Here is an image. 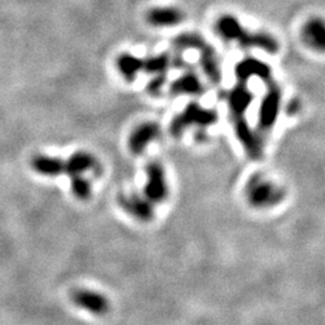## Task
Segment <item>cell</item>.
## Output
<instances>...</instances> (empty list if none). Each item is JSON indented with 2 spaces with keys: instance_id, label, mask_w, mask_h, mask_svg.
I'll return each instance as SVG.
<instances>
[{
  "instance_id": "obj_1",
  "label": "cell",
  "mask_w": 325,
  "mask_h": 325,
  "mask_svg": "<svg viewBox=\"0 0 325 325\" xmlns=\"http://www.w3.org/2000/svg\"><path fill=\"white\" fill-rule=\"evenodd\" d=\"M216 31L223 40L236 42L246 48H259L270 54L279 51V44L272 35L264 31L247 30L234 16L225 15L217 19Z\"/></svg>"
},
{
  "instance_id": "obj_2",
  "label": "cell",
  "mask_w": 325,
  "mask_h": 325,
  "mask_svg": "<svg viewBox=\"0 0 325 325\" xmlns=\"http://www.w3.org/2000/svg\"><path fill=\"white\" fill-rule=\"evenodd\" d=\"M218 121V115L214 110L206 109L198 103H189L183 111L174 117L169 126V133L174 138H180L190 126H198L204 130Z\"/></svg>"
},
{
  "instance_id": "obj_3",
  "label": "cell",
  "mask_w": 325,
  "mask_h": 325,
  "mask_svg": "<svg viewBox=\"0 0 325 325\" xmlns=\"http://www.w3.org/2000/svg\"><path fill=\"white\" fill-rule=\"evenodd\" d=\"M245 191L248 203L259 209L275 206L284 198V191L277 184L259 174L249 178Z\"/></svg>"
},
{
  "instance_id": "obj_4",
  "label": "cell",
  "mask_w": 325,
  "mask_h": 325,
  "mask_svg": "<svg viewBox=\"0 0 325 325\" xmlns=\"http://www.w3.org/2000/svg\"><path fill=\"white\" fill-rule=\"evenodd\" d=\"M266 93L263 96L259 106L258 115V129L259 135L271 132L277 119L279 109L282 104V90L274 80L266 82Z\"/></svg>"
},
{
  "instance_id": "obj_5",
  "label": "cell",
  "mask_w": 325,
  "mask_h": 325,
  "mask_svg": "<svg viewBox=\"0 0 325 325\" xmlns=\"http://www.w3.org/2000/svg\"><path fill=\"white\" fill-rule=\"evenodd\" d=\"M146 180L144 197L152 204H160L168 198L169 187L164 168L157 161H152L146 167Z\"/></svg>"
},
{
  "instance_id": "obj_6",
  "label": "cell",
  "mask_w": 325,
  "mask_h": 325,
  "mask_svg": "<svg viewBox=\"0 0 325 325\" xmlns=\"http://www.w3.org/2000/svg\"><path fill=\"white\" fill-rule=\"evenodd\" d=\"M232 119L236 138L242 145L246 153L254 160H258L263 157V151H264L262 136L256 130L252 129L245 116L234 117Z\"/></svg>"
},
{
  "instance_id": "obj_7",
  "label": "cell",
  "mask_w": 325,
  "mask_h": 325,
  "mask_svg": "<svg viewBox=\"0 0 325 325\" xmlns=\"http://www.w3.org/2000/svg\"><path fill=\"white\" fill-rule=\"evenodd\" d=\"M75 306L95 316H103L110 308V302L102 292L90 289H77L71 294Z\"/></svg>"
},
{
  "instance_id": "obj_8",
  "label": "cell",
  "mask_w": 325,
  "mask_h": 325,
  "mask_svg": "<svg viewBox=\"0 0 325 325\" xmlns=\"http://www.w3.org/2000/svg\"><path fill=\"white\" fill-rule=\"evenodd\" d=\"M160 135V126L155 122H145L136 126L130 133L128 148L133 154L140 155L145 152L147 146L157 140Z\"/></svg>"
},
{
  "instance_id": "obj_9",
  "label": "cell",
  "mask_w": 325,
  "mask_h": 325,
  "mask_svg": "<svg viewBox=\"0 0 325 325\" xmlns=\"http://www.w3.org/2000/svg\"><path fill=\"white\" fill-rule=\"evenodd\" d=\"M119 205L126 213L141 222H148L154 216V205L144 195L138 193L123 194L119 197Z\"/></svg>"
},
{
  "instance_id": "obj_10",
  "label": "cell",
  "mask_w": 325,
  "mask_h": 325,
  "mask_svg": "<svg viewBox=\"0 0 325 325\" xmlns=\"http://www.w3.org/2000/svg\"><path fill=\"white\" fill-rule=\"evenodd\" d=\"M253 99H254V95H253L251 89L247 87V82L237 81L235 86L226 94V102L232 118L245 116L248 107L251 106Z\"/></svg>"
},
{
  "instance_id": "obj_11",
  "label": "cell",
  "mask_w": 325,
  "mask_h": 325,
  "mask_svg": "<svg viewBox=\"0 0 325 325\" xmlns=\"http://www.w3.org/2000/svg\"><path fill=\"white\" fill-rule=\"evenodd\" d=\"M235 76L237 81L247 82L252 77H258L264 82L272 80L271 68L263 60L255 58H245L235 65Z\"/></svg>"
},
{
  "instance_id": "obj_12",
  "label": "cell",
  "mask_w": 325,
  "mask_h": 325,
  "mask_svg": "<svg viewBox=\"0 0 325 325\" xmlns=\"http://www.w3.org/2000/svg\"><path fill=\"white\" fill-rule=\"evenodd\" d=\"M184 12L174 6H160L149 9L146 14V21L155 28H170L178 25L183 21Z\"/></svg>"
},
{
  "instance_id": "obj_13",
  "label": "cell",
  "mask_w": 325,
  "mask_h": 325,
  "mask_svg": "<svg viewBox=\"0 0 325 325\" xmlns=\"http://www.w3.org/2000/svg\"><path fill=\"white\" fill-rule=\"evenodd\" d=\"M100 170L99 162L88 152H76L64 160V174L69 177L84 175L89 171Z\"/></svg>"
},
{
  "instance_id": "obj_14",
  "label": "cell",
  "mask_w": 325,
  "mask_h": 325,
  "mask_svg": "<svg viewBox=\"0 0 325 325\" xmlns=\"http://www.w3.org/2000/svg\"><path fill=\"white\" fill-rule=\"evenodd\" d=\"M302 42L317 52L325 50V25L320 18L308 19L301 29Z\"/></svg>"
},
{
  "instance_id": "obj_15",
  "label": "cell",
  "mask_w": 325,
  "mask_h": 325,
  "mask_svg": "<svg viewBox=\"0 0 325 325\" xmlns=\"http://www.w3.org/2000/svg\"><path fill=\"white\" fill-rule=\"evenodd\" d=\"M197 51L200 52V65L204 74L211 81V83L219 84L222 81V69H220L217 52L206 41Z\"/></svg>"
},
{
  "instance_id": "obj_16",
  "label": "cell",
  "mask_w": 325,
  "mask_h": 325,
  "mask_svg": "<svg viewBox=\"0 0 325 325\" xmlns=\"http://www.w3.org/2000/svg\"><path fill=\"white\" fill-rule=\"evenodd\" d=\"M205 87L199 76L193 71H186L170 84L171 95H200L204 94Z\"/></svg>"
},
{
  "instance_id": "obj_17",
  "label": "cell",
  "mask_w": 325,
  "mask_h": 325,
  "mask_svg": "<svg viewBox=\"0 0 325 325\" xmlns=\"http://www.w3.org/2000/svg\"><path fill=\"white\" fill-rule=\"evenodd\" d=\"M31 168L41 176L56 177L64 174V160L58 157L39 154L32 158Z\"/></svg>"
},
{
  "instance_id": "obj_18",
  "label": "cell",
  "mask_w": 325,
  "mask_h": 325,
  "mask_svg": "<svg viewBox=\"0 0 325 325\" xmlns=\"http://www.w3.org/2000/svg\"><path fill=\"white\" fill-rule=\"evenodd\" d=\"M117 69L128 82L136 79L139 73L142 71V58L133 56L130 53H122L116 60Z\"/></svg>"
},
{
  "instance_id": "obj_19",
  "label": "cell",
  "mask_w": 325,
  "mask_h": 325,
  "mask_svg": "<svg viewBox=\"0 0 325 325\" xmlns=\"http://www.w3.org/2000/svg\"><path fill=\"white\" fill-rule=\"evenodd\" d=\"M174 63L175 60H172L168 53H160L157 54V56H152L142 59V71H146L147 74L152 75L167 74L169 68Z\"/></svg>"
},
{
  "instance_id": "obj_20",
  "label": "cell",
  "mask_w": 325,
  "mask_h": 325,
  "mask_svg": "<svg viewBox=\"0 0 325 325\" xmlns=\"http://www.w3.org/2000/svg\"><path fill=\"white\" fill-rule=\"evenodd\" d=\"M205 42L204 38L197 32H183L174 40V46L178 51L198 50Z\"/></svg>"
},
{
  "instance_id": "obj_21",
  "label": "cell",
  "mask_w": 325,
  "mask_h": 325,
  "mask_svg": "<svg viewBox=\"0 0 325 325\" xmlns=\"http://www.w3.org/2000/svg\"><path fill=\"white\" fill-rule=\"evenodd\" d=\"M70 188L73 194L80 200L89 199L92 195V184L87 177H84V175L70 177Z\"/></svg>"
},
{
  "instance_id": "obj_22",
  "label": "cell",
  "mask_w": 325,
  "mask_h": 325,
  "mask_svg": "<svg viewBox=\"0 0 325 325\" xmlns=\"http://www.w3.org/2000/svg\"><path fill=\"white\" fill-rule=\"evenodd\" d=\"M167 82V74H158L154 75L153 79L149 81L147 84V92L151 95H159L161 93L164 84Z\"/></svg>"
}]
</instances>
